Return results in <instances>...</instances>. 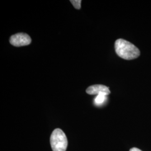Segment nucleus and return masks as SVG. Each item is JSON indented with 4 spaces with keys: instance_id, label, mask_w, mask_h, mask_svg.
Returning <instances> with one entry per match:
<instances>
[{
    "instance_id": "nucleus-1",
    "label": "nucleus",
    "mask_w": 151,
    "mask_h": 151,
    "mask_svg": "<svg viewBox=\"0 0 151 151\" xmlns=\"http://www.w3.org/2000/svg\"><path fill=\"white\" fill-rule=\"evenodd\" d=\"M115 49L118 55L124 60H134L140 55L139 49L134 44L123 39H119L116 40Z\"/></svg>"
},
{
    "instance_id": "nucleus-2",
    "label": "nucleus",
    "mask_w": 151,
    "mask_h": 151,
    "mask_svg": "<svg viewBox=\"0 0 151 151\" xmlns=\"http://www.w3.org/2000/svg\"><path fill=\"white\" fill-rule=\"evenodd\" d=\"M50 145L53 151H65L68 141L65 133L60 129H55L50 137Z\"/></svg>"
},
{
    "instance_id": "nucleus-3",
    "label": "nucleus",
    "mask_w": 151,
    "mask_h": 151,
    "mask_svg": "<svg viewBox=\"0 0 151 151\" xmlns=\"http://www.w3.org/2000/svg\"><path fill=\"white\" fill-rule=\"evenodd\" d=\"M32 42V39L26 33H17L12 35L10 39V43L13 46L20 47L29 45Z\"/></svg>"
},
{
    "instance_id": "nucleus-4",
    "label": "nucleus",
    "mask_w": 151,
    "mask_h": 151,
    "mask_svg": "<svg viewBox=\"0 0 151 151\" xmlns=\"http://www.w3.org/2000/svg\"><path fill=\"white\" fill-rule=\"evenodd\" d=\"M86 93L89 95H99L104 93L107 95L110 93L109 87L103 85H94L88 87L86 89Z\"/></svg>"
},
{
    "instance_id": "nucleus-5",
    "label": "nucleus",
    "mask_w": 151,
    "mask_h": 151,
    "mask_svg": "<svg viewBox=\"0 0 151 151\" xmlns=\"http://www.w3.org/2000/svg\"><path fill=\"white\" fill-rule=\"evenodd\" d=\"M108 95L104 93H101L99 95H97V97L95 98V102L97 105H101L102 104L105 100L106 99V96Z\"/></svg>"
},
{
    "instance_id": "nucleus-6",
    "label": "nucleus",
    "mask_w": 151,
    "mask_h": 151,
    "mask_svg": "<svg viewBox=\"0 0 151 151\" xmlns=\"http://www.w3.org/2000/svg\"><path fill=\"white\" fill-rule=\"evenodd\" d=\"M70 2L76 9H81V4L82 2L81 0H70Z\"/></svg>"
},
{
    "instance_id": "nucleus-7",
    "label": "nucleus",
    "mask_w": 151,
    "mask_h": 151,
    "mask_svg": "<svg viewBox=\"0 0 151 151\" xmlns=\"http://www.w3.org/2000/svg\"><path fill=\"white\" fill-rule=\"evenodd\" d=\"M129 151H142L141 150H140L139 149H138V148H132V149H130V150Z\"/></svg>"
}]
</instances>
